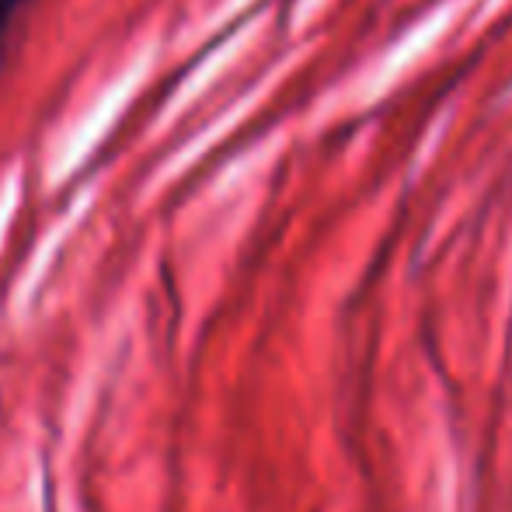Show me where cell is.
I'll list each match as a JSON object with an SVG mask.
<instances>
[{
    "label": "cell",
    "mask_w": 512,
    "mask_h": 512,
    "mask_svg": "<svg viewBox=\"0 0 512 512\" xmlns=\"http://www.w3.org/2000/svg\"><path fill=\"white\" fill-rule=\"evenodd\" d=\"M4 21H7V4L0 7V28H4Z\"/></svg>",
    "instance_id": "1"
}]
</instances>
